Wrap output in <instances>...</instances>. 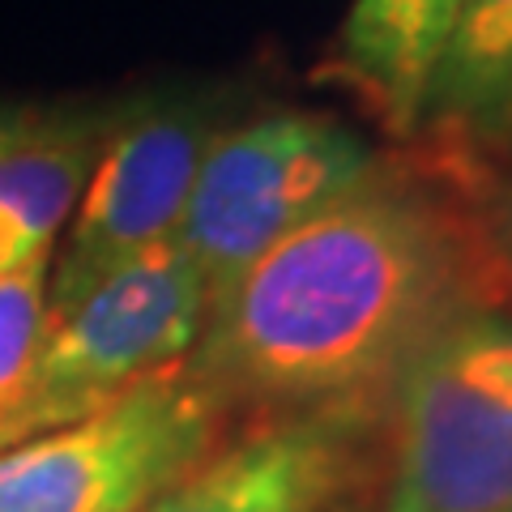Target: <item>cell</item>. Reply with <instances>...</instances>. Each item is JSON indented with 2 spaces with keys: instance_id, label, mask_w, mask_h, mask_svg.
<instances>
[{
  "instance_id": "obj_1",
  "label": "cell",
  "mask_w": 512,
  "mask_h": 512,
  "mask_svg": "<svg viewBox=\"0 0 512 512\" xmlns=\"http://www.w3.org/2000/svg\"><path fill=\"white\" fill-rule=\"evenodd\" d=\"M474 158L444 150L440 171L380 163L320 210L210 308L184 376L227 406L269 414L389 402L397 376L448 316L500 299L504 278L461 192Z\"/></svg>"
},
{
  "instance_id": "obj_3",
  "label": "cell",
  "mask_w": 512,
  "mask_h": 512,
  "mask_svg": "<svg viewBox=\"0 0 512 512\" xmlns=\"http://www.w3.org/2000/svg\"><path fill=\"white\" fill-rule=\"evenodd\" d=\"M384 158L350 124L320 111L222 128L201 158L175 244L201 269L210 303L252 261L359 188Z\"/></svg>"
},
{
  "instance_id": "obj_10",
  "label": "cell",
  "mask_w": 512,
  "mask_h": 512,
  "mask_svg": "<svg viewBox=\"0 0 512 512\" xmlns=\"http://www.w3.org/2000/svg\"><path fill=\"white\" fill-rule=\"evenodd\" d=\"M419 133L466 158L512 137V0H461Z\"/></svg>"
},
{
  "instance_id": "obj_6",
  "label": "cell",
  "mask_w": 512,
  "mask_h": 512,
  "mask_svg": "<svg viewBox=\"0 0 512 512\" xmlns=\"http://www.w3.org/2000/svg\"><path fill=\"white\" fill-rule=\"evenodd\" d=\"M222 133L214 99L154 94L111 107V124L60 256L47 269V312L69 308L94 282L175 244L210 141Z\"/></svg>"
},
{
  "instance_id": "obj_5",
  "label": "cell",
  "mask_w": 512,
  "mask_h": 512,
  "mask_svg": "<svg viewBox=\"0 0 512 512\" xmlns=\"http://www.w3.org/2000/svg\"><path fill=\"white\" fill-rule=\"evenodd\" d=\"M218 410L184 363L111 406L0 448V512H141L214 453Z\"/></svg>"
},
{
  "instance_id": "obj_14",
  "label": "cell",
  "mask_w": 512,
  "mask_h": 512,
  "mask_svg": "<svg viewBox=\"0 0 512 512\" xmlns=\"http://www.w3.org/2000/svg\"><path fill=\"white\" fill-rule=\"evenodd\" d=\"M380 512H384V508H380Z\"/></svg>"
},
{
  "instance_id": "obj_4",
  "label": "cell",
  "mask_w": 512,
  "mask_h": 512,
  "mask_svg": "<svg viewBox=\"0 0 512 512\" xmlns=\"http://www.w3.org/2000/svg\"><path fill=\"white\" fill-rule=\"evenodd\" d=\"M210 291L180 244H163L47 312L13 440L39 436L111 406L197 346ZM9 440V444H13Z\"/></svg>"
},
{
  "instance_id": "obj_2",
  "label": "cell",
  "mask_w": 512,
  "mask_h": 512,
  "mask_svg": "<svg viewBox=\"0 0 512 512\" xmlns=\"http://www.w3.org/2000/svg\"><path fill=\"white\" fill-rule=\"evenodd\" d=\"M384 512H512V308L448 316L393 393Z\"/></svg>"
},
{
  "instance_id": "obj_8",
  "label": "cell",
  "mask_w": 512,
  "mask_h": 512,
  "mask_svg": "<svg viewBox=\"0 0 512 512\" xmlns=\"http://www.w3.org/2000/svg\"><path fill=\"white\" fill-rule=\"evenodd\" d=\"M107 124L111 111L94 107L39 111L22 137L0 146V278L52 261L103 150Z\"/></svg>"
},
{
  "instance_id": "obj_13",
  "label": "cell",
  "mask_w": 512,
  "mask_h": 512,
  "mask_svg": "<svg viewBox=\"0 0 512 512\" xmlns=\"http://www.w3.org/2000/svg\"><path fill=\"white\" fill-rule=\"evenodd\" d=\"M35 120H39V107H26V103H0V146H9L13 137H22Z\"/></svg>"
},
{
  "instance_id": "obj_7",
  "label": "cell",
  "mask_w": 512,
  "mask_h": 512,
  "mask_svg": "<svg viewBox=\"0 0 512 512\" xmlns=\"http://www.w3.org/2000/svg\"><path fill=\"white\" fill-rule=\"evenodd\" d=\"M363 414H274L163 487L141 512H329L355 478Z\"/></svg>"
},
{
  "instance_id": "obj_11",
  "label": "cell",
  "mask_w": 512,
  "mask_h": 512,
  "mask_svg": "<svg viewBox=\"0 0 512 512\" xmlns=\"http://www.w3.org/2000/svg\"><path fill=\"white\" fill-rule=\"evenodd\" d=\"M47 269H52V261H39L22 274L0 278V448L13 440V419H18L30 363H35L43 338Z\"/></svg>"
},
{
  "instance_id": "obj_9",
  "label": "cell",
  "mask_w": 512,
  "mask_h": 512,
  "mask_svg": "<svg viewBox=\"0 0 512 512\" xmlns=\"http://www.w3.org/2000/svg\"><path fill=\"white\" fill-rule=\"evenodd\" d=\"M461 0H355L342 26V73L393 137L423 128L427 94Z\"/></svg>"
},
{
  "instance_id": "obj_12",
  "label": "cell",
  "mask_w": 512,
  "mask_h": 512,
  "mask_svg": "<svg viewBox=\"0 0 512 512\" xmlns=\"http://www.w3.org/2000/svg\"><path fill=\"white\" fill-rule=\"evenodd\" d=\"M478 218H483L495 261H500V269L512 278V184L478 188Z\"/></svg>"
}]
</instances>
